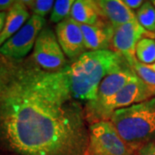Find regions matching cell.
<instances>
[{"label":"cell","mask_w":155,"mask_h":155,"mask_svg":"<svg viewBox=\"0 0 155 155\" xmlns=\"http://www.w3.org/2000/svg\"><path fill=\"white\" fill-rule=\"evenodd\" d=\"M73 0H57L54 1V5L50 15V21L54 23H60L71 16Z\"/></svg>","instance_id":"cell-18"},{"label":"cell","mask_w":155,"mask_h":155,"mask_svg":"<svg viewBox=\"0 0 155 155\" xmlns=\"http://www.w3.org/2000/svg\"><path fill=\"white\" fill-rule=\"evenodd\" d=\"M6 15H7V12H0V35L5 28Z\"/></svg>","instance_id":"cell-23"},{"label":"cell","mask_w":155,"mask_h":155,"mask_svg":"<svg viewBox=\"0 0 155 155\" xmlns=\"http://www.w3.org/2000/svg\"><path fill=\"white\" fill-rule=\"evenodd\" d=\"M110 121L134 153L155 143V97L117 110Z\"/></svg>","instance_id":"cell-3"},{"label":"cell","mask_w":155,"mask_h":155,"mask_svg":"<svg viewBox=\"0 0 155 155\" xmlns=\"http://www.w3.org/2000/svg\"><path fill=\"white\" fill-rule=\"evenodd\" d=\"M14 3L15 1L13 0H0V12H5V11H9Z\"/></svg>","instance_id":"cell-22"},{"label":"cell","mask_w":155,"mask_h":155,"mask_svg":"<svg viewBox=\"0 0 155 155\" xmlns=\"http://www.w3.org/2000/svg\"><path fill=\"white\" fill-rule=\"evenodd\" d=\"M126 63L124 57L114 50L84 53L64 68L71 94L80 102L94 101L103 79L121 69Z\"/></svg>","instance_id":"cell-2"},{"label":"cell","mask_w":155,"mask_h":155,"mask_svg":"<svg viewBox=\"0 0 155 155\" xmlns=\"http://www.w3.org/2000/svg\"><path fill=\"white\" fill-rule=\"evenodd\" d=\"M125 60L142 81L150 86L155 87V72L150 68L148 65H145L140 62L135 56L127 57L125 58Z\"/></svg>","instance_id":"cell-17"},{"label":"cell","mask_w":155,"mask_h":155,"mask_svg":"<svg viewBox=\"0 0 155 155\" xmlns=\"http://www.w3.org/2000/svg\"><path fill=\"white\" fill-rule=\"evenodd\" d=\"M23 2L28 9L33 11L34 15L41 17H46L50 11H52L54 5V1L52 0H33Z\"/></svg>","instance_id":"cell-19"},{"label":"cell","mask_w":155,"mask_h":155,"mask_svg":"<svg viewBox=\"0 0 155 155\" xmlns=\"http://www.w3.org/2000/svg\"><path fill=\"white\" fill-rule=\"evenodd\" d=\"M124 4L130 9V10H139L141 5L144 4V1L142 0H122Z\"/></svg>","instance_id":"cell-21"},{"label":"cell","mask_w":155,"mask_h":155,"mask_svg":"<svg viewBox=\"0 0 155 155\" xmlns=\"http://www.w3.org/2000/svg\"><path fill=\"white\" fill-rule=\"evenodd\" d=\"M89 155H134L110 121L89 125Z\"/></svg>","instance_id":"cell-4"},{"label":"cell","mask_w":155,"mask_h":155,"mask_svg":"<svg viewBox=\"0 0 155 155\" xmlns=\"http://www.w3.org/2000/svg\"><path fill=\"white\" fill-rule=\"evenodd\" d=\"M55 34L59 44L68 59L76 61L86 52L80 25L71 17L56 25Z\"/></svg>","instance_id":"cell-9"},{"label":"cell","mask_w":155,"mask_h":155,"mask_svg":"<svg viewBox=\"0 0 155 155\" xmlns=\"http://www.w3.org/2000/svg\"><path fill=\"white\" fill-rule=\"evenodd\" d=\"M155 97V87L150 86L136 75L100 111L96 122L110 121L117 110L137 104Z\"/></svg>","instance_id":"cell-6"},{"label":"cell","mask_w":155,"mask_h":155,"mask_svg":"<svg viewBox=\"0 0 155 155\" xmlns=\"http://www.w3.org/2000/svg\"><path fill=\"white\" fill-rule=\"evenodd\" d=\"M84 35L86 49L90 51L109 49L115 28L103 20L95 25L79 24Z\"/></svg>","instance_id":"cell-11"},{"label":"cell","mask_w":155,"mask_h":155,"mask_svg":"<svg viewBox=\"0 0 155 155\" xmlns=\"http://www.w3.org/2000/svg\"><path fill=\"white\" fill-rule=\"evenodd\" d=\"M149 67L151 68V69H153V70L155 72V63L152 64V65H149Z\"/></svg>","instance_id":"cell-24"},{"label":"cell","mask_w":155,"mask_h":155,"mask_svg":"<svg viewBox=\"0 0 155 155\" xmlns=\"http://www.w3.org/2000/svg\"><path fill=\"white\" fill-rule=\"evenodd\" d=\"M144 37L151 38V35L137 21L127 22L115 28L111 46L115 52L122 54L125 59L135 56L136 45Z\"/></svg>","instance_id":"cell-10"},{"label":"cell","mask_w":155,"mask_h":155,"mask_svg":"<svg viewBox=\"0 0 155 155\" xmlns=\"http://www.w3.org/2000/svg\"><path fill=\"white\" fill-rule=\"evenodd\" d=\"M85 109L64 69L0 54V148L17 155H89Z\"/></svg>","instance_id":"cell-1"},{"label":"cell","mask_w":155,"mask_h":155,"mask_svg":"<svg viewBox=\"0 0 155 155\" xmlns=\"http://www.w3.org/2000/svg\"><path fill=\"white\" fill-rule=\"evenodd\" d=\"M135 57L140 62L145 65L155 63V40L144 37L136 45Z\"/></svg>","instance_id":"cell-16"},{"label":"cell","mask_w":155,"mask_h":155,"mask_svg":"<svg viewBox=\"0 0 155 155\" xmlns=\"http://www.w3.org/2000/svg\"><path fill=\"white\" fill-rule=\"evenodd\" d=\"M70 17L79 24L95 25L102 21L97 1L92 0L74 1Z\"/></svg>","instance_id":"cell-14"},{"label":"cell","mask_w":155,"mask_h":155,"mask_svg":"<svg viewBox=\"0 0 155 155\" xmlns=\"http://www.w3.org/2000/svg\"><path fill=\"white\" fill-rule=\"evenodd\" d=\"M134 155H155V143H150L142 147Z\"/></svg>","instance_id":"cell-20"},{"label":"cell","mask_w":155,"mask_h":155,"mask_svg":"<svg viewBox=\"0 0 155 155\" xmlns=\"http://www.w3.org/2000/svg\"><path fill=\"white\" fill-rule=\"evenodd\" d=\"M135 76L136 73L127 62L121 69L106 76L100 84L96 99L85 103L84 109L87 122L90 124L94 123L100 111L106 104Z\"/></svg>","instance_id":"cell-5"},{"label":"cell","mask_w":155,"mask_h":155,"mask_svg":"<svg viewBox=\"0 0 155 155\" xmlns=\"http://www.w3.org/2000/svg\"><path fill=\"white\" fill-rule=\"evenodd\" d=\"M153 2V5L155 6V0H153V1H152ZM154 38H155V35H154Z\"/></svg>","instance_id":"cell-25"},{"label":"cell","mask_w":155,"mask_h":155,"mask_svg":"<svg viewBox=\"0 0 155 155\" xmlns=\"http://www.w3.org/2000/svg\"><path fill=\"white\" fill-rule=\"evenodd\" d=\"M97 4L102 18L114 28L127 22H136L135 12L130 10L122 0H98Z\"/></svg>","instance_id":"cell-12"},{"label":"cell","mask_w":155,"mask_h":155,"mask_svg":"<svg viewBox=\"0 0 155 155\" xmlns=\"http://www.w3.org/2000/svg\"><path fill=\"white\" fill-rule=\"evenodd\" d=\"M31 58L37 66L49 72L61 71L67 67L66 54L56 34L49 27H44L39 34Z\"/></svg>","instance_id":"cell-8"},{"label":"cell","mask_w":155,"mask_h":155,"mask_svg":"<svg viewBox=\"0 0 155 155\" xmlns=\"http://www.w3.org/2000/svg\"><path fill=\"white\" fill-rule=\"evenodd\" d=\"M136 21L154 39L155 35V6L152 1H146L135 12Z\"/></svg>","instance_id":"cell-15"},{"label":"cell","mask_w":155,"mask_h":155,"mask_svg":"<svg viewBox=\"0 0 155 155\" xmlns=\"http://www.w3.org/2000/svg\"><path fill=\"white\" fill-rule=\"evenodd\" d=\"M46 23L44 17L32 15L22 28L0 47V54L9 59H24L34 48Z\"/></svg>","instance_id":"cell-7"},{"label":"cell","mask_w":155,"mask_h":155,"mask_svg":"<svg viewBox=\"0 0 155 155\" xmlns=\"http://www.w3.org/2000/svg\"><path fill=\"white\" fill-rule=\"evenodd\" d=\"M30 18L28 7L23 1H15L7 11L4 30L0 35V47L13 36Z\"/></svg>","instance_id":"cell-13"}]
</instances>
